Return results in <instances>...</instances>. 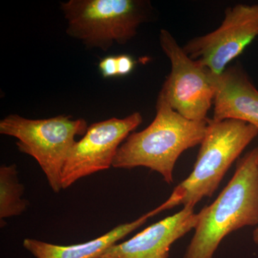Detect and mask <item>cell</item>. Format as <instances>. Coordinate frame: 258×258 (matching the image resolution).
Wrapping results in <instances>:
<instances>
[{
    "label": "cell",
    "mask_w": 258,
    "mask_h": 258,
    "mask_svg": "<svg viewBox=\"0 0 258 258\" xmlns=\"http://www.w3.org/2000/svg\"><path fill=\"white\" fill-rule=\"evenodd\" d=\"M253 240L256 244H258V227L253 231Z\"/></svg>",
    "instance_id": "15"
},
{
    "label": "cell",
    "mask_w": 258,
    "mask_h": 258,
    "mask_svg": "<svg viewBox=\"0 0 258 258\" xmlns=\"http://www.w3.org/2000/svg\"><path fill=\"white\" fill-rule=\"evenodd\" d=\"M156 109L157 114L152 123L142 132L131 134L120 146L112 166L124 169L149 168L159 173L170 184L174 181L176 161L185 151L201 144L209 119H187L159 96Z\"/></svg>",
    "instance_id": "1"
},
{
    "label": "cell",
    "mask_w": 258,
    "mask_h": 258,
    "mask_svg": "<svg viewBox=\"0 0 258 258\" xmlns=\"http://www.w3.org/2000/svg\"><path fill=\"white\" fill-rule=\"evenodd\" d=\"M60 9L68 22V35L87 48L104 52L115 42L130 41L153 13L146 0H69L60 3Z\"/></svg>",
    "instance_id": "4"
},
{
    "label": "cell",
    "mask_w": 258,
    "mask_h": 258,
    "mask_svg": "<svg viewBox=\"0 0 258 258\" xmlns=\"http://www.w3.org/2000/svg\"><path fill=\"white\" fill-rule=\"evenodd\" d=\"M98 69L104 79L118 77L116 55H109L101 59L98 64Z\"/></svg>",
    "instance_id": "13"
},
{
    "label": "cell",
    "mask_w": 258,
    "mask_h": 258,
    "mask_svg": "<svg viewBox=\"0 0 258 258\" xmlns=\"http://www.w3.org/2000/svg\"><path fill=\"white\" fill-rule=\"evenodd\" d=\"M159 40L170 60L171 71L158 96L187 119H209L208 113L214 103L219 76L190 58L168 30H161Z\"/></svg>",
    "instance_id": "6"
},
{
    "label": "cell",
    "mask_w": 258,
    "mask_h": 258,
    "mask_svg": "<svg viewBox=\"0 0 258 258\" xmlns=\"http://www.w3.org/2000/svg\"><path fill=\"white\" fill-rule=\"evenodd\" d=\"M152 217V212H148L133 222L117 226L101 237L84 243L57 245L26 238L23 241V246L36 258H97L108 247L144 225Z\"/></svg>",
    "instance_id": "11"
},
{
    "label": "cell",
    "mask_w": 258,
    "mask_h": 258,
    "mask_svg": "<svg viewBox=\"0 0 258 258\" xmlns=\"http://www.w3.org/2000/svg\"><path fill=\"white\" fill-rule=\"evenodd\" d=\"M258 225V147L237 161L235 174L218 198L198 213L184 258H212L231 232Z\"/></svg>",
    "instance_id": "2"
},
{
    "label": "cell",
    "mask_w": 258,
    "mask_h": 258,
    "mask_svg": "<svg viewBox=\"0 0 258 258\" xmlns=\"http://www.w3.org/2000/svg\"><path fill=\"white\" fill-rule=\"evenodd\" d=\"M193 207L149 226L120 244L108 247L97 258H168L172 244L196 227Z\"/></svg>",
    "instance_id": "9"
},
{
    "label": "cell",
    "mask_w": 258,
    "mask_h": 258,
    "mask_svg": "<svg viewBox=\"0 0 258 258\" xmlns=\"http://www.w3.org/2000/svg\"><path fill=\"white\" fill-rule=\"evenodd\" d=\"M142 122V114L134 112L125 118H111L88 126L64 162L62 189H67L81 178L109 169L120 146Z\"/></svg>",
    "instance_id": "8"
},
{
    "label": "cell",
    "mask_w": 258,
    "mask_h": 258,
    "mask_svg": "<svg viewBox=\"0 0 258 258\" xmlns=\"http://www.w3.org/2000/svg\"><path fill=\"white\" fill-rule=\"evenodd\" d=\"M258 135V128L235 119H209L192 171L174 189L169 198L152 210L153 215L179 205L193 207L211 198L232 163Z\"/></svg>",
    "instance_id": "3"
},
{
    "label": "cell",
    "mask_w": 258,
    "mask_h": 258,
    "mask_svg": "<svg viewBox=\"0 0 258 258\" xmlns=\"http://www.w3.org/2000/svg\"><path fill=\"white\" fill-rule=\"evenodd\" d=\"M118 76H125L133 71L136 66V61L132 56L128 54H120L116 55Z\"/></svg>",
    "instance_id": "14"
},
{
    "label": "cell",
    "mask_w": 258,
    "mask_h": 258,
    "mask_svg": "<svg viewBox=\"0 0 258 258\" xmlns=\"http://www.w3.org/2000/svg\"><path fill=\"white\" fill-rule=\"evenodd\" d=\"M88 128L84 118L58 115L45 119H29L11 114L0 121V134L18 139V150L38 162L55 193L62 189L61 175L64 162L76 141Z\"/></svg>",
    "instance_id": "5"
},
{
    "label": "cell",
    "mask_w": 258,
    "mask_h": 258,
    "mask_svg": "<svg viewBox=\"0 0 258 258\" xmlns=\"http://www.w3.org/2000/svg\"><path fill=\"white\" fill-rule=\"evenodd\" d=\"M257 36L258 5L239 4L226 9L218 28L191 39L182 48L190 58L220 76Z\"/></svg>",
    "instance_id": "7"
},
{
    "label": "cell",
    "mask_w": 258,
    "mask_h": 258,
    "mask_svg": "<svg viewBox=\"0 0 258 258\" xmlns=\"http://www.w3.org/2000/svg\"><path fill=\"white\" fill-rule=\"evenodd\" d=\"M215 120H242L258 128V91L239 66H231L217 79Z\"/></svg>",
    "instance_id": "10"
},
{
    "label": "cell",
    "mask_w": 258,
    "mask_h": 258,
    "mask_svg": "<svg viewBox=\"0 0 258 258\" xmlns=\"http://www.w3.org/2000/svg\"><path fill=\"white\" fill-rule=\"evenodd\" d=\"M24 186L18 180L16 164L0 168V219L19 216L28 208L27 200L22 198Z\"/></svg>",
    "instance_id": "12"
}]
</instances>
